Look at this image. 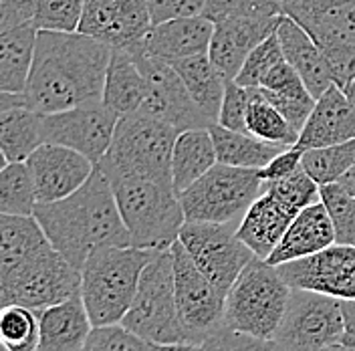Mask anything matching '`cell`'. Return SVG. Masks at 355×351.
I'll return each instance as SVG.
<instances>
[{
	"instance_id": "obj_36",
	"label": "cell",
	"mask_w": 355,
	"mask_h": 351,
	"mask_svg": "<svg viewBox=\"0 0 355 351\" xmlns=\"http://www.w3.org/2000/svg\"><path fill=\"white\" fill-rule=\"evenodd\" d=\"M85 0H21L22 8L37 31H79Z\"/></svg>"
},
{
	"instance_id": "obj_21",
	"label": "cell",
	"mask_w": 355,
	"mask_h": 351,
	"mask_svg": "<svg viewBox=\"0 0 355 351\" xmlns=\"http://www.w3.org/2000/svg\"><path fill=\"white\" fill-rule=\"evenodd\" d=\"M214 35V21L208 17H184L152 24L141 46L155 57L174 63L186 57L208 53Z\"/></svg>"
},
{
	"instance_id": "obj_41",
	"label": "cell",
	"mask_w": 355,
	"mask_h": 351,
	"mask_svg": "<svg viewBox=\"0 0 355 351\" xmlns=\"http://www.w3.org/2000/svg\"><path fill=\"white\" fill-rule=\"evenodd\" d=\"M283 15V0H206L204 6V17L214 22L226 17L279 19Z\"/></svg>"
},
{
	"instance_id": "obj_48",
	"label": "cell",
	"mask_w": 355,
	"mask_h": 351,
	"mask_svg": "<svg viewBox=\"0 0 355 351\" xmlns=\"http://www.w3.org/2000/svg\"><path fill=\"white\" fill-rule=\"evenodd\" d=\"M341 309H343V319H345V333H343L341 343L355 345V299L341 301Z\"/></svg>"
},
{
	"instance_id": "obj_54",
	"label": "cell",
	"mask_w": 355,
	"mask_h": 351,
	"mask_svg": "<svg viewBox=\"0 0 355 351\" xmlns=\"http://www.w3.org/2000/svg\"><path fill=\"white\" fill-rule=\"evenodd\" d=\"M2 351H10V350H8V348H6V345H2Z\"/></svg>"
},
{
	"instance_id": "obj_6",
	"label": "cell",
	"mask_w": 355,
	"mask_h": 351,
	"mask_svg": "<svg viewBox=\"0 0 355 351\" xmlns=\"http://www.w3.org/2000/svg\"><path fill=\"white\" fill-rule=\"evenodd\" d=\"M291 291L277 266L254 257L226 295L224 323L261 339H275Z\"/></svg>"
},
{
	"instance_id": "obj_40",
	"label": "cell",
	"mask_w": 355,
	"mask_h": 351,
	"mask_svg": "<svg viewBox=\"0 0 355 351\" xmlns=\"http://www.w3.org/2000/svg\"><path fill=\"white\" fill-rule=\"evenodd\" d=\"M281 61H285V53H283L281 41H279V35L275 31L246 57L243 69L239 71L234 81L243 87H261L268 71L279 65Z\"/></svg>"
},
{
	"instance_id": "obj_18",
	"label": "cell",
	"mask_w": 355,
	"mask_h": 351,
	"mask_svg": "<svg viewBox=\"0 0 355 351\" xmlns=\"http://www.w3.org/2000/svg\"><path fill=\"white\" fill-rule=\"evenodd\" d=\"M279 19H248L226 17L214 22V35L210 41L208 57L226 79H236L246 57L272 35L279 26Z\"/></svg>"
},
{
	"instance_id": "obj_10",
	"label": "cell",
	"mask_w": 355,
	"mask_h": 351,
	"mask_svg": "<svg viewBox=\"0 0 355 351\" xmlns=\"http://www.w3.org/2000/svg\"><path fill=\"white\" fill-rule=\"evenodd\" d=\"M343 333L345 319L339 299L309 289H293L275 341L283 351H321L341 343Z\"/></svg>"
},
{
	"instance_id": "obj_35",
	"label": "cell",
	"mask_w": 355,
	"mask_h": 351,
	"mask_svg": "<svg viewBox=\"0 0 355 351\" xmlns=\"http://www.w3.org/2000/svg\"><path fill=\"white\" fill-rule=\"evenodd\" d=\"M301 166L319 186L339 182L355 166V139L307 150Z\"/></svg>"
},
{
	"instance_id": "obj_14",
	"label": "cell",
	"mask_w": 355,
	"mask_h": 351,
	"mask_svg": "<svg viewBox=\"0 0 355 351\" xmlns=\"http://www.w3.org/2000/svg\"><path fill=\"white\" fill-rule=\"evenodd\" d=\"M119 117L121 115L107 108L103 99L49 113L43 119L44 144L71 148L87 155L97 166L110 150Z\"/></svg>"
},
{
	"instance_id": "obj_13",
	"label": "cell",
	"mask_w": 355,
	"mask_h": 351,
	"mask_svg": "<svg viewBox=\"0 0 355 351\" xmlns=\"http://www.w3.org/2000/svg\"><path fill=\"white\" fill-rule=\"evenodd\" d=\"M128 51H132L137 65L148 79V97L144 101L141 111L174 126L178 132L194 130V128H210L214 123L196 105V101L192 99L190 91L186 89L172 63L148 53L141 43Z\"/></svg>"
},
{
	"instance_id": "obj_30",
	"label": "cell",
	"mask_w": 355,
	"mask_h": 351,
	"mask_svg": "<svg viewBox=\"0 0 355 351\" xmlns=\"http://www.w3.org/2000/svg\"><path fill=\"white\" fill-rule=\"evenodd\" d=\"M43 113L31 105L0 110V150L2 162H26L44 144Z\"/></svg>"
},
{
	"instance_id": "obj_33",
	"label": "cell",
	"mask_w": 355,
	"mask_h": 351,
	"mask_svg": "<svg viewBox=\"0 0 355 351\" xmlns=\"http://www.w3.org/2000/svg\"><path fill=\"white\" fill-rule=\"evenodd\" d=\"M250 89V87H248ZM246 130L248 133L279 146H295L299 132L288 123V119L277 110L261 89H250V105L246 113Z\"/></svg>"
},
{
	"instance_id": "obj_47",
	"label": "cell",
	"mask_w": 355,
	"mask_h": 351,
	"mask_svg": "<svg viewBox=\"0 0 355 351\" xmlns=\"http://www.w3.org/2000/svg\"><path fill=\"white\" fill-rule=\"evenodd\" d=\"M303 150H299L297 146L287 148L285 152H281L279 155H275L265 168L261 170V176L265 182H272V180H281V178H287L291 176L297 168H301V162H303Z\"/></svg>"
},
{
	"instance_id": "obj_16",
	"label": "cell",
	"mask_w": 355,
	"mask_h": 351,
	"mask_svg": "<svg viewBox=\"0 0 355 351\" xmlns=\"http://www.w3.org/2000/svg\"><path fill=\"white\" fill-rule=\"evenodd\" d=\"M152 26L148 0H85L79 33L111 49H132Z\"/></svg>"
},
{
	"instance_id": "obj_4",
	"label": "cell",
	"mask_w": 355,
	"mask_h": 351,
	"mask_svg": "<svg viewBox=\"0 0 355 351\" xmlns=\"http://www.w3.org/2000/svg\"><path fill=\"white\" fill-rule=\"evenodd\" d=\"M157 250L137 246L97 248L81 268V297L93 327L121 323L132 307L144 268Z\"/></svg>"
},
{
	"instance_id": "obj_25",
	"label": "cell",
	"mask_w": 355,
	"mask_h": 351,
	"mask_svg": "<svg viewBox=\"0 0 355 351\" xmlns=\"http://www.w3.org/2000/svg\"><path fill=\"white\" fill-rule=\"evenodd\" d=\"M277 35H279V41H281L288 65L301 75L303 83L307 85L309 93L315 99L321 97L327 89L331 87L333 81L325 55H323L319 43L299 22H295L287 15L281 17L279 26H277Z\"/></svg>"
},
{
	"instance_id": "obj_49",
	"label": "cell",
	"mask_w": 355,
	"mask_h": 351,
	"mask_svg": "<svg viewBox=\"0 0 355 351\" xmlns=\"http://www.w3.org/2000/svg\"><path fill=\"white\" fill-rule=\"evenodd\" d=\"M146 351H204L196 343H176V345H162V343H148Z\"/></svg>"
},
{
	"instance_id": "obj_53",
	"label": "cell",
	"mask_w": 355,
	"mask_h": 351,
	"mask_svg": "<svg viewBox=\"0 0 355 351\" xmlns=\"http://www.w3.org/2000/svg\"><path fill=\"white\" fill-rule=\"evenodd\" d=\"M8 2H15V0H0V4H8Z\"/></svg>"
},
{
	"instance_id": "obj_45",
	"label": "cell",
	"mask_w": 355,
	"mask_h": 351,
	"mask_svg": "<svg viewBox=\"0 0 355 351\" xmlns=\"http://www.w3.org/2000/svg\"><path fill=\"white\" fill-rule=\"evenodd\" d=\"M321 51L329 67L333 85L345 91L355 81V43L335 41L321 44Z\"/></svg>"
},
{
	"instance_id": "obj_17",
	"label": "cell",
	"mask_w": 355,
	"mask_h": 351,
	"mask_svg": "<svg viewBox=\"0 0 355 351\" xmlns=\"http://www.w3.org/2000/svg\"><path fill=\"white\" fill-rule=\"evenodd\" d=\"M26 164L35 180L39 204L71 196L95 172V164L87 155L59 144H43L31 154Z\"/></svg>"
},
{
	"instance_id": "obj_44",
	"label": "cell",
	"mask_w": 355,
	"mask_h": 351,
	"mask_svg": "<svg viewBox=\"0 0 355 351\" xmlns=\"http://www.w3.org/2000/svg\"><path fill=\"white\" fill-rule=\"evenodd\" d=\"M248 105H250V89L239 85L234 79H226L218 123L222 128H228L234 132H248L246 130Z\"/></svg>"
},
{
	"instance_id": "obj_31",
	"label": "cell",
	"mask_w": 355,
	"mask_h": 351,
	"mask_svg": "<svg viewBox=\"0 0 355 351\" xmlns=\"http://www.w3.org/2000/svg\"><path fill=\"white\" fill-rule=\"evenodd\" d=\"M172 65L178 71V75L182 77L184 85L190 91L196 105L214 123H218L224 89H226V77L212 63L208 53L180 59V61H174Z\"/></svg>"
},
{
	"instance_id": "obj_34",
	"label": "cell",
	"mask_w": 355,
	"mask_h": 351,
	"mask_svg": "<svg viewBox=\"0 0 355 351\" xmlns=\"http://www.w3.org/2000/svg\"><path fill=\"white\" fill-rule=\"evenodd\" d=\"M39 204L26 162H8L0 172V214L35 216Z\"/></svg>"
},
{
	"instance_id": "obj_3",
	"label": "cell",
	"mask_w": 355,
	"mask_h": 351,
	"mask_svg": "<svg viewBox=\"0 0 355 351\" xmlns=\"http://www.w3.org/2000/svg\"><path fill=\"white\" fill-rule=\"evenodd\" d=\"M105 176L110 178L133 246L148 250L172 248L186 222L174 184L141 176Z\"/></svg>"
},
{
	"instance_id": "obj_9",
	"label": "cell",
	"mask_w": 355,
	"mask_h": 351,
	"mask_svg": "<svg viewBox=\"0 0 355 351\" xmlns=\"http://www.w3.org/2000/svg\"><path fill=\"white\" fill-rule=\"evenodd\" d=\"M81 293V268L49 244L8 277L0 279V305H22L33 311L63 303Z\"/></svg>"
},
{
	"instance_id": "obj_52",
	"label": "cell",
	"mask_w": 355,
	"mask_h": 351,
	"mask_svg": "<svg viewBox=\"0 0 355 351\" xmlns=\"http://www.w3.org/2000/svg\"><path fill=\"white\" fill-rule=\"evenodd\" d=\"M345 93H347V97H349V101H352V105L355 108V81L349 85V87L345 89Z\"/></svg>"
},
{
	"instance_id": "obj_50",
	"label": "cell",
	"mask_w": 355,
	"mask_h": 351,
	"mask_svg": "<svg viewBox=\"0 0 355 351\" xmlns=\"http://www.w3.org/2000/svg\"><path fill=\"white\" fill-rule=\"evenodd\" d=\"M339 184H343V186H345V188H347V190H349V192L355 196V166L349 170V172H347V174L343 176L341 180H339Z\"/></svg>"
},
{
	"instance_id": "obj_46",
	"label": "cell",
	"mask_w": 355,
	"mask_h": 351,
	"mask_svg": "<svg viewBox=\"0 0 355 351\" xmlns=\"http://www.w3.org/2000/svg\"><path fill=\"white\" fill-rule=\"evenodd\" d=\"M152 24L204 15L206 0H148Z\"/></svg>"
},
{
	"instance_id": "obj_29",
	"label": "cell",
	"mask_w": 355,
	"mask_h": 351,
	"mask_svg": "<svg viewBox=\"0 0 355 351\" xmlns=\"http://www.w3.org/2000/svg\"><path fill=\"white\" fill-rule=\"evenodd\" d=\"M218 162L210 128H194L178 133L172 152V184L178 196L190 188Z\"/></svg>"
},
{
	"instance_id": "obj_37",
	"label": "cell",
	"mask_w": 355,
	"mask_h": 351,
	"mask_svg": "<svg viewBox=\"0 0 355 351\" xmlns=\"http://www.w3.org/2000/svg\"><path fill=\"white\" fill-rule=\"evenodd\" d=\"M0 341L10 351H37L41 341L39 313L22 305L2 307Z\"/></svg>"
},
{
	"instance_id": "obj_23",
	"label": "cell",
	"mask_w": 355,
	"mask_h": 351,
	"mask_svg": "<svg viewBox=\"0 0 355 351\" xmlns=\"http://www.w3.org/2000/svg\"><path fill=\"white\" fill-rule=\"evenodd\" d=\"M299 212L301 210H295L272 194L263 192L241 220L236 234L259 259L266 261Z\"/></svg>"
},
{
	"instance_id": "obj_42",
	"label": "cell",
	"mask_w": 355,
	"mask_h": 351,
	"mask_svg": "<svg viewBox=\"0 0 355 351\" xmlns=\"http://www.w3.org/2000/svg\"><path fill=\"white\" fill-rule=\"evenodd\" d=\"M204 351H283L275 339H261L243 331L232 329L226 323L212 331L204 343Z\"/></svg>"
},
{
	"instance_id": "obj_19",
	"label": "cell",
	"mask_w": 355,
	"mask_h": 351,
	"mask_svg": "<svg viewBox=\"0 0 355 351\" xmlns=\"http://www.w3.org/2000/svg\"><path fill=\"white\" fill-rule=\"evenodd\" d=\"M349 139H355V108L343 89L331 85L317 97L295 146L307 152Z\"/></svg>"
},
{
	"instance_id": "obj_51",
	"label": "cell",
	"mask_w": 355,
	"mask_h": 351,
	"mask_svg": "<svg viewBox=\"0 0 355 351\" xmlns=\"http://www.w3.org/2000/svg\"><path fill=\"white\" fill-rule=\"evenodd\" d=\"M321 351H355V345H347V343H333L329 348Z\"/></svg>"
},
{
	"instance_id": "obj_39",
	"label": "cell",
	"mask_w": 355,
	"mask_h": 351,
	"mask_svg": "<svg viewBox=\"0 0 355 351\" xmlns=\"http://www.w3.org/2000/svg\"><path fill=\"white\" fill-rule=\"evenodd\" d=\"M319 184L307 174V170L301 166L287 178L265 182V192L272 194L277 200L288 204L295 210H303L311 204L319 202Z\"/></svg>"
},
{
	"instance_id": "obj_12",
	"label": "cell",
	"mask_w": 355,
	"mask_h": 351,
	"mask_svg": "<svg viewBox=\"0 0 355 351\" xmlns=\"http://www.w3.org/2000/svg\"><path fill=\"white\" fill-rule=\"evenodd\" d=\"M172 255L180 321L192 343L202 345L204 339L224 323L226 293L200 271L180 239L172 244Z\"/></svg>"
},
{
	"instance_id": "obj_27",
	"label": "cell",
	"mask_w": 355,
	"mask_h": 351,
	"mask_svg": "<svg viewBox=\"0 0 355 351\" xmlns=\"http://www.w3.org/2000/svg\"><path fill=\"white\" fill-rule=\"evenodd\" d=\"M39 31L31 22L0 28V91L24 93Z\"/></svg>"
},
{
	"instance_id": "obj_5",
	"label": "cell",
	"mask_w": 355,
	"mask_h": 351,
	"mask_svg": "<svg viewBox=\"0 0 355 351\" xmlns=\"http://www.w3.org/2000/svg\"><path fill=\"white\" fill-rule=\"evenodd\" d=\"M178 130L146 111L121 115L110 150L97 164L105 174L141 176L172 182Z\"/></svg>"
},
{
	"instance_id": "obj_15",
	"label": "cell",
	"mask_w": 355,
	"mask_h": 351,
	"mask_svg": "<svg viewBox=\"0 0 355 351\" xmlns=\"http://www.w3.org/2000/svg\"><path fill=\"white\" fill-rule=\"evenodd\" d=\"M277 268L291 289H309L339 301L355 299V246L352 244L335 242L317 255Z\"/></svg>"
},
{
	"instance_id": "obj_20",
	"label": "cell",
	"mask_w": 355,
	"mask_h": 351,
	"mask_svg": "<svg viewBox=\"0 0 355 351\" xmlns=\"http://www.w3.org/2000/svg\"><path fill=\"white\" fill-rule=\"evenodd\" d=\"M283 12L321 44L355 43V0H283Z\"/></svg>"
},
{
	"instance_id": "obj_2",
	"label": "cell",
	"mask_w": 355,
	"mask_h": 351,
	"mask_svg": "<svg viewBox=\"0 0 355 351\" xmlns=\"http://www.w3.org/2000/svg\"><path fill=\"white\" fill-rule=\"evenodd\" d=\"M35 216L51 244L77 268H83L97 248L132 244L110 178L99 166L71 196L37 204Z\"/></svg>"
},
{
	"instance_id": "obj_8",
	"label": "cell",
	"mask_w": 355,
	"mask_h": 351,
	"mask_svg": "<svg viewBox=\"0 0 355 351\" xmlns=\"http://www.w3.org/2000/svg\"><path fill=\"white\" fill-rule=\"evenodd\" d=\"M265 192L261 170L216 162L180 194L186 220L241 224L252 202Z\"/></svg>"
},
{
	"instance_id": "obj_26",
	"label": "cell",
	"mask_w": 355,
	"mask_h": 351,
	"mask_svg": "<svg viewBox=\"0 0 355 351\" xmlns=\"http://www.w3.org/2000/svg\"><path fill=\"white\" fill-rule=\"evenodd\" d=\"M148 97V79L139 69L132 51L113 49L105 75L103 103L119 115L135 113Z\"/></svg>"
},
{
	"instance_id": "obj_38",
	"label": "cell",
	"mask_w": 355,
	"mask_h": 351,
	"mask_svg": "<svg viewBox=\"0 0 355 351\" xmlns=\"http://www.w3.org/2000/svg\"><path fill=\"white\" fill-rule=\"evenodd\" d=\"M321 202L325 204L337 244L355 246V196L339 182L323 184L319 188Z\"/></svg>"
},
{
	"instance_id": "obj_32",
	"label": "cell",
	"mask_w": 355,
	"mask_h": 351,
	"mask_svg": "<svg viewBox=\"0 0 355 351\" xmlns=\"http://www.w3.org/2000/svg\"><path fill=\"white\" fill-rule=\"evenodd\" d=\"M210 133L214 137L218 162L236 166V168L263 170L275 155L287 150V146L270 144L248 132H234V130L222 128L220 123H212Z\"/></svg>"
},
{
	"instance_id": "obj_11",
	"label": "cell",
	"mask_w": 355,
	"mask_h": 351,
	"mask_svg": "<svg viewBox=\"0 0 355 351\" xmlns=\"http://www.w3.org/2000/svg\"><path fill=\"white\" fill-rule=\"evenodd\" d=\"M236 230L239 224L232 222L198 220H186L180 230V242L196 266L226 295L244 266L257 257L239 239Z\"/></svg>"
},
{
	"instance_id": "obj_1",
	"label": "cell",
	"mask_w": 355,
	"mask_h": 351,
	"mask_svg": "<svg viewBox=\"0 0 355 351\" xmlns=\"http://www.w3.org/2000/svg\"><path fill=\"white\" fill-rule=\"evenodd\" d=\"M113 49L79 31H39L24 95L43 115L103 99Z\"/></svg>"
},
{
	"instance_id": "obj_22",
	"label": "cell",
	"mask_w": 355,
	"mask_h": 351,
	"mask_svg": "<svg viewBox=\"0 0 355 351\" xmlns=\"http://www.w3.org/2000/svg\"><path fill=\"white\" fill-rule=\"evenodd\" d=\"M333 244H335V230H333L331 219L325 204L319 200L303 208L295 216L285 237L277 244L272 255L266 259V263L279 266L291 261H299L311 255H317Z\"/></svg>"
},
{
	"instance_id": "obj_24",
	"label": "cell",
	"mask_w": 355,
	"mask_h": 351,
	"mask_svg": "<svg viewBox=\"0 0 355 351\" xmlns=\"http://www.w3.org/2000/svg\"><path fill=\"white\" fill-rule=\"evenodd\" d=\"M41 325V341L37 351H83L93 331L81 293L63 303L37 311Z\"/></svg>"
},
{
	"instance_id": "obj_7",
	"label": "cell",
	"mask_w": 355,
	"mask_h": 351,
	"mask_svg": "<svg viewBox=\"0 0 355 351\" xmlns=\"http://www.w3.org/2000/svg\"><path fill=\"white\" fill-rule=\"evenodd\" d=\"M121 325L148 343H192L178 313L172 248L157 250L144 268L135 299Z\"/></svg>"
},
{
	"instance_id": "obj_28",
	"label": "cell",
	"mask_w": 355,
	"mask_h": 351,
	"mask_svg": "<svg viewBox=\"0 0 355 351\" xmlns=\"http://www.w3.org/2000/svg\"><path fill=\"white\" fill-rule=\"evenodd\" d=\"M49 244L37 216L0 214V279L15 273Z\"/></svg>"
},
{
	"instance_id": "obj_43",
	"label": "cell",
	"mask_w": 355,
	"mask_h": 351,
	"mask_svg": "<svg viewBox=\"0 0 355 351\" xmlns=\"http://www.w3.org/2000/svg\"><path fill=\"white\" fill-rule=\"evenodd\" d=\"M148 341L121 323L93 327L83 351H146Z\"/></svg>"
}]
</instances>
